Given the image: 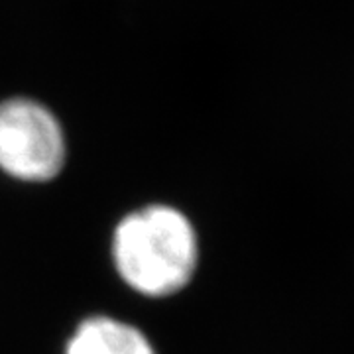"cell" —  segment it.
Instances as JSON below:
<instances>
[{"mask_svg": "<svg viewBox=\"0 0 354 354\" xmlns=\"http://www.w3.org/2000/svg\"><path fill=\"white\" fill-rule=\"evenodd\" d=\"M113 258L120 278L144 295L183 290L195 274L199 246L187 216L165 205L134 211L114 230Z\"/></svg>", "mask_w": 354, "mask_h": 354, "instance_id": "6da1fadb", "label": "cell"}, {"mask_svg": "<svg viewBox=\"0 0 354 354\" xmlns=\"http://www.w3.org/2000/svg\"><path fill=\"white\" fill-rule=\"evenodd\" d=\"M65 162L64 130L39 102H0V167L22 181H48Z\"/></svg>", "mask_w": 354, "mask_h": 354, "instance_id": "7a4b0ae2", "label": "cell"}, {"mask_svg": "<svg viewBox=\"0 0 354 354\" xmlns=\"http://www.w3.org/2000/svg\"><path fill=\"white\" fill-rule=\"evenodd\" d=\"M65 354H153L136 327L109 317H93L77 327Z\"/></svg>", "mask_w": 354, "mask_h": 354, "instance_id": "3957f363", "label": "cell"}]
</instances>
